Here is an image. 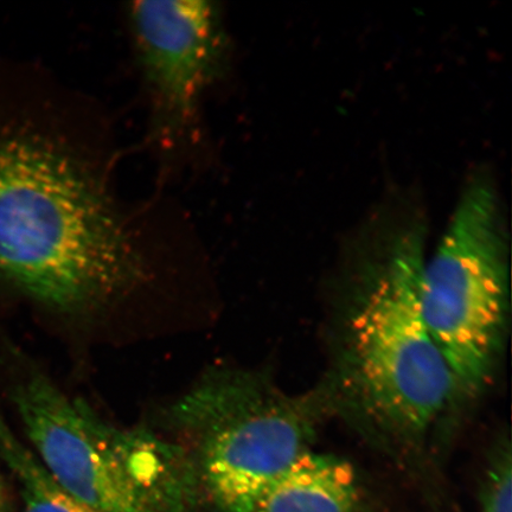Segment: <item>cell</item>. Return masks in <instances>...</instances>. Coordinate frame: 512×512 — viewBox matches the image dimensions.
<instances>
[{
  "label": "cell",
  "mask_w": 512,
  "mask_h": 512,
  "mask_svg": "<svg viewBox=\"0 0 512 512\" xmlns=\"http://www.w3.org/2000/svg\"><path fill=\"white\" fill-rule=\"evenodd\" d=\"M0 452L22 485L23 512H98L64 491L0 416Z\"/></svg>",
  "instance_id": "cell-8"
},
{
  "label": "cell",
  "mask_w": 512,
  "mask_h": 512,
  "mask_svg": "<svg viewBox=\"0 0 512 512\" xmlns=\"http://www.w3.org/2000/svg\"><path fill=\"white\" fill-rule=\"evenodd\" d=\"M14 402L44 469L95 511L157 512L194 488L195 462L182 446L108 424L40 373L17 384Z\"/></svg>",
  "instance_id": "cell-3"
},
{
  "label": "cell",
  "mask_w": 512,
  "mask_h": 512,
  "mask_svg": "<svg viewBox=\"0 0 512 512\" xmlns=\"http://www.w3.org/2000/svg\"><path fill=\"white\" fill-rule=\"evenodd\" d=\"M8 509V495H6L3 479L0 478V512H6Z\"/></svg>",
  "instance_id": "cell-10"
},
{
  "label": "cell",
  "mask_w": 512,
  "mask_h": 512,
  "mask_svg": "<svg viewBox=\"0 0 512 512\" xmlns=\"http://www.w3.org/2000/svg\"><path fill=\"white\" fill-rule=\"evenodd\" d=\"M0 275L51 309L88 313L142 279L101 190L55 146L0 137Z\"/></svg>",
  "instance_id": "cell-1"
},
{
  "label": "cell",
  "mask_w": 512,
  "mask_h": 512,
  "mask_svg": "<svg viewBox=\"0 0 512 512\" xmlns=\"http://www.w3.org/2000/svg\"><path fill=\"white\" fill-rule=\"evenodd\" d=\"M509 216L494 171L467 176L421 274V305L456 389L475 394L501 351L509 315Z\"/></svg>",
  "instance_id": "cell-4"
},
{
  "label": "cell",
  "mask_w": 512,
  "mask_h": 512,
  "mask_svg": "<svg viewBox=\"0 0 512 512\" xmlns=\"http://www.w3.org/2000/svg\"><path fill=\"white\" fill-rule=\"evenodd\" d=\"M130 17L160 118L182 134L221 68L226 37L220 12L204 0H144L131 4Z\"/></svg>",
  "instance_id": "cell-6"
},
{
  "label": "cell",
  "mask_w": 512,
  "mask_h": 512,
  "mask_svg": "<svg viewBox=\"0 0 512 512\" xmlns=\"http://www.w3.org/2000/svg\"><path fill=\"white\" fill-rule=\"evenodd\" d=\"M362 219L364 286L349 323L352 377L371 413L418 437L456 390L421 305L426 204L416 190L389 189Z\"/></svg>",
  "instance_id": "cell-2"
},
{
  "label": "cell",
  "mask_w": 512,
  "mask_h": 512,
  "mask_svg": "<svg viewBox=\"0 0 512 512\" xmlns=\"http://www.w3.org/2000/svg\"><path fill=\"white\" fill-rule=\"evenodd\" d=\"M358 503L354 466L307 450L262 495L255 512H356Z\"/></svg>",
  "instance_id": "cell-7"
},
{
  "label": "cell",
  "mask_w": 512,
  "mask_h": 512,
  "mask_svg": "<svg viewBox=\"0 0 512 512\" xmlns=\"http://www.w3.org/2000/svg\"><path fill=\"white\" fill-rule=\"evenodd\" d=\"M170 420L194 441L197 475L223 512H255L309 450L304 409L247 371H209L171 407Z\"/></svg>",
  "instance_id": "cell-5"
},
{
  "label": "cell",
  "mask_w": 512,
  "mask_h": 512,
  "mask_svg": "<svg viewBox=\"0 0 512 512\" xmlns=\"http://www.w3.org/2000/svg\"><path fill=\"white\" fill-rule=\"evenodd\" d=\"M483 512H512L510 446H501L490 465L482 492Z\"/></svg>",
  "instance_id": "cell-9"
}]
</instances>
